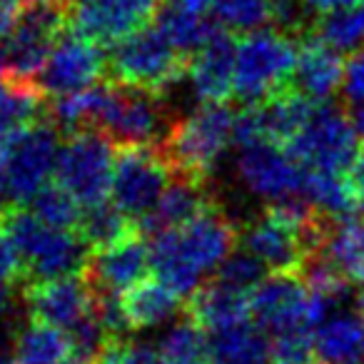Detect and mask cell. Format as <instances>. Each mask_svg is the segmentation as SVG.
<instances>
[{"label":"cell","mask_w":364,"mask_h":364,"mask_svg":"<svg viewBox=\"0 0 364 364\" xmlns=\"http://www.w3.org/2000/svg\"><path fill=\"white\" fill-rule=\"evenodd\" d=\"M58 140H60V127L50 117H43L0 155L8 195L13 203H31L50 182L60 155Z\"/></svg>","instance_id":"obj_11"},{"label":"cell","mask_w":364,"mask_h":364,"mask_svg":"<svg viewBox=\"0 0 364 364\" xmlns=\"http://www.w3.org/2000/svg\"><path fill=\"white\" fill-rule=\"evenodd\" d=\"M43 117H48L46 95L33 82L6 75V82L0 87V155Z\"/></svg>","instance_id":"obj_23"},{"label":"cell","mask_w":364,"mask_h":364,"mask_svg":"<svg viewBox=\"0 0 364 364\" xmlns=\"http://www.w3.org/2000/svg\"><path fill=\"white\" fill-rule=\"evenodd\" d=\"M349 120H352L359 142H364V105H354L352 112H349Z\"/></svg>","instance_id":"obj_44"},{"label":"cell","mask_w":364,"mask_h":364,"mask_svg":"<svg viewBox=\"0 0 364 364\" xmlns=\"http://www.w3.org/2000/svg\"><path fill=\"white\" fill-rule=\"evenodd\" d=\"M147 3H150L152 8H157V6H160V3H165V0H147Z\"/></svg>","instance_id":"obj_49"},{"label":"cell","mask_w":364,"mask_h":364,"mask_svg":"<svg viewBox=\"0 0 364 364\" xmlns=\"http://www.w3.org/2000/svg\"><path fill=\"white\" fill-rule=\"evenodd\" d=\"M324 252L352 284H364V220H337Z\"/></svg>","instance_id":"obj_32"},{"label":"cell","mask_w":364,"mask_h":364,"mask_svg":"<svg viewBox=\"0 0 364 364\" xmlns=\"http://www.w3.org/2000/svg\"><path fill=\"white\" fill-rule=\"evenodd\" d=\"M8 185H6V172H3V162H0V210H3V200H6Z\"/></svg>","instance_id":"obj_46"},{"label":"cell","mask_w":364,"mask_h":364,"mask_svg":"<svg viewBox=\"0 0 364 364\" xmlns=\"http://www.w3.org/2000/svg\"><path fill=\"white\" fill-rule=\"evenodd\" d=\"M357 307H359V317L364 319V289L359 292V297H357Z\"/></svg>","instance_id":"obj_47"},{"label":"cell","mask_w":364,"mask_h":364,"mask_svg":"<svg viewBox=\"0 0 364 364\" xmlns=\"http://www.w3.org/2000/svg\"><path fill=\"white\" fill-rule=\"evenodd\" d=\"M107 75V55L102 46L68 31L53 48L33 85L46 97H63L97 85Z\"/></svg>","instance_id":"obj_12"},{"label":"cell","mask_w":364,"mask_h":364,"mask_svg":"<svg viewBox=\"0 0 364 364\" xmlns=\"http://www.w3.org/2000/svg\"><path fill=\"white\" fill-rule=\"evenodd\" d=\"M302 3L309 13L324 16V13H334V11H342V8L359 6V3H364V0H302Z\"/></svg>","instance_id":"obj_42"},{"label":"cell","mask_w":364,"mask_h":364,"mask_svg":"<svg viewBox=\"0 0 364 364\" xmlns=\"http://www.w3.org/2000/svg\"><path fill=\"white\" fill-rule=\"evenodd\" d=\"M237 175L242 185L269 205L292 198H304L307 170L284 147L272 142H255L240 147Z\"/></svg>","instance_id":"obj_13"},{"label":"cell","mask_w":364,"mask_h":364,"mask_svg":"<svg viewBox=\"0 0 364 364\" xmlns=\"http://www.w3.org/2000/svg\"><path fill=\"white\" fill-rule=\"evenodd\" d=\"M70 0H26L21 21L0 46V68L8 77L33 82L65 33Z\"/></svg>","instance_id":"obj_5"},{"label":"cell","mask_w":364,"mask_h":364,"mask_svg":"<svg viewBox=\"0 0 364 364\" xmlns=\"http://www.w3.org/2000/svg\"><path fill=\"white\" fill-rule=\"evenodd\" d=\"M21 297L31 319L53 324L65 332L77 327L92 312V292L82 274L48 279V282H28L21 287Z\"/></svg>","instance_id":"obj_16"},{"label":"cell","mask_w":364,"mask_h":364,"mask_svg":"<svg viewBox=\"0 0 364 364\" xmlns=\"http://www.w3.org/2000/svg\"><path fill=\"white\" fill-rule=\"evenodd\" d=\"M264 277H267V267H264L250 250H235V252L218 267V277L215 279L230 284V287L242 289V292H250V289L257 287Z\"/></svg>","instance_id":"obj_37"},{"label":"cell","mask_w":364,"mask_h":364,"mask_svg":"<svg viewBox=\"0 0 364 364\" xmlns=\"http://www.w3.org/2000/svg\"><path fill=\"white\" fill-rule=\"evenodd\" d=\"M182 307V294H177L160 277H145L122 294V309L130 332L150 329L172 319Z\"/></svg>","instance_id":"obj_24"},{"label":"cell","mask_w":364,"mask_h":364,"mask_svg":"<svg viewBox=\"0 0 364 364\" xmlns=\"http://www.w3.org/2000/svg\"><path fill=\"white\" fill-rule=\"evenodd\" d=\"M31 213L50 228L75 230L77 232L85 208L63 188L60 182H48L46 188L31 200Z\"/></svg>","instance_id":"obj_35"},{"label":"cell","mask_w":364,"mask_h":364,"mask_svg":"<svg viewBox=\"0 0 364 364\" xmlns=\"http://www.w3.org/2000/svg\"><path fill=\"white\" fill-rule=\"evenodd\" d=\"M287 152L309 172H352L362 150L347 110L317 105Z\"/></svg>","instance_id":"obj_10"},{"label":"cell","mask_w":364,"mask_h":364,"mask_svg":"<svg viewBox=\"0 0 364 364\" xmlns=\"http://www.w3.org/2000/svg\"><path fill=\"white\" fill-rule=\"evenodd\" d=\"M342 70L344 60L337 55V50L307 36L297 48L292 85L312 102H327L334 90L342 87Z\"/></svg>","instance_id":"obj_22"},{"label":"cell","mask_w":364,"mask_h":364,"mask_svg":"<svg viewBox=\"0 0 364 364\" xmlns=\"http://www.w3.org/2000/svg\"><path fill=\"white\" fill-rule=\"evenodd\" d=\"M297 48L294 38L279 31H255L237 43V60H235V92L240 102L264 100L279 87L292 82L297 65Z\"/></svg>","instance_id":"obj_6"},{"label":"cell","mask_w":364,"mask_h":364,"mask_svg":"<svg viewBox=\"0 0 364 364\" xmlns=\"http://www.w3.org/2000/svg\"><path fill=\"white\" fill-rule=\"evenodd\" d=\"M319 364H357L364 357V319L334 314L314 332Z\"/></svg>","instance_id":"obj_27"},{"label":"cell","mask_w":364,"mask_h":364,"mask_svg":"<svg viewBox=\"0 0 364 364\" xmlns=\"http://www.w3.org/2000/svg\"><path fill=\"white\" fill-rule=\"evenodd\" d=\"M235 115L228 102L200 105L190 115L177 117L160 147L175 175L210 180L215 165L232 140Z\"/></svg>","instance_id":"obj_4"},{"label":"cell","mask_w":364,"mask_h":364,"mask_svg":"<svg viewBox=\"0 0 364 364\" xmlns=\"http://www.w3.org/2000/svg\"><path fill=\"white\" fill-rule=\"evenodd\" d=\"M92 364H165L157 344L130 342L125 337H112L102 347Z\"/></svg>","instance_id":"obj_38"},{"label":"cell","mask_w":364,"mask_h":364,"mask_svg":"<svg viewBox=\"0 0 364 364\" xmlns=\"http://www.w3.org/2000/svg\"><path fill=\"white\" fill-rule=\"evenodd\" d=\"M193 55L180 53L155 26H142L110 46L107 75L120 85L165 92L190 73Z\"/></svg>","instance_id":"obj_3"},{"label":"cell","mask_w":364,"mask_h":364,"mask_svg":"<svg viewBox=\"0 0 364 364\" xmlns=\"http://www.w3.org/2000/svg\"><path fill=\"white\" fill-rule=\"evenodd\" d=\"M0 364H11V359H8V357H6V354H3V352H0Z\"/></svg>","instance_id":"obj_48"},{"label":"cell","mask_w":364,"mask_h":364,"mask_svg":"<svg viewBox=\"0 0 364 364\" xmlns=\"http://www.w3.org/2000/svg\"><path fill=\"white\" fill-rule=\"evenodd\" d=\"M16 314H18V307H16V297H13L11 287H0V332L11 327Z\"/></svg>","instance_id":"obj_43"},{"label":"cell","mask_w":364,"mask_h":364,"mask_svg":"<svg viewBox=\"0 0 364 364\" xmlns=\"http://www.w3.org/2000/svg\"><path fill=\"white\" fill-rule=\"evenodd\" d=\"M185 314L208 334L250 322V292L213 279L190 294Z\"/></svg>","instance_id":"obj_21"},{"label":"cell","mask_w":364,"mask_h":364,"mask_svg":"<svg viewBox=\"0 0 364 364\" xmlns=\"http://www.w3.org/2000/svg\"><path fill=\"white\" fill-rule=\"evenodd\" d=\"M152 26L185 55H195L220 28L208 13L188 11L175 0H165L155 8Z\"/></svg>","instance_id":"obj_26"},{"label":"cell","mask_w":364,"mask_h":364,"mask_svg":"<svg viewBox=\"0 0 364 364\" xmlns=\"http://www.w3.org/2000/svg\"><path fill=\"white\" fill-rule=\"evenodd\" d=\"M342 97L347 105H364V48L349 53L342 70Z\"/></svg>","instance_id":"obj_40"},{"label":"cell","mask_w":364,"mask_h":364,"mask_svg":"<svg viewBox=\"0 0 364 364\" xmlns=\"http://www.w3.org/2000/svg\"><path fill=\"white\" fill-rule=\"evenodd\" d=\"M172 117L160 92L120 85L112 80L107 107L97 130L105 132L115 147L160 145L172 127Z\"/></svg>","instance_id":"obj_9"},{"label":"cell","mask_w":364,"mask_h":364,"mask_svg":"<svg viewBox=\"0 0 364 364\" xmlns=\"http://www.w3.org/2000/svg\"><path fill=\"white\" fill-rule=\"evenodd\" d=\"M172 177L175 170L160 145L117 147L110 188L112 203L137 223L152 213Z\"/></svg>","instance_id":"obj_8"},{"label":"cell","mask_w":364,"mask_h":364,"mask_svg":"<svg viewBox=\"0 0 364 364\" xmlns=\"http://www.w3.org/2000/svg\"><path fill=\"white\" fill-rule=\"evenodd\" d=\"M165 364H210V337L193 319L172 324L157 342Z\"/></svg>","instance_id":"obj_33"},{"label":"cell","mask_w":364,"mask_h":364,"mask_svg":"<svg viewBox=\"0 0 364 364\" xmlns=\"http://www.w3.org/2000/svg\"><path fill=\"white\" fill-rule=\"evenodd\" d=\"M304 198L332 220H349L357 210H362V193L347 172L307 170Z\"/></svg>","instance_id":"obj_28"},{"label":"cell","mask_w":364,"mask_h":364,"mask_svg":"<svg viewBox=\"0 0 364 364\" xmlns=\"http://www.w3.org/2000/svg\"><path fill=\"white\" fill-rule=\"evenodd\" d=\"M11 364H73L70 334L31 319L28 324H21L13 337Z\"/></svg>","instance_id":"obj_25"},{"label":"cell","mask_w":364,"mask_h":364,"mask_svg":"<svg viewBox=\"0 0 364 364\" xmlns=\"http://www.w3.org/2000/svg\"><path fill=\"white\" fill-rule=\"evenodd\" d=\"M235 60L237 43L228 31H215L213 38L200 48L190 60V82L193 92L203 105L228 102L235 92Z\"/></svg>","instance_id":"obj_18"},{"label":"cell","mask_w":364,"mask_h":364,"mask_svg":"<svg viewBox=\"0 0 364 364\" xmlns=\"http://www.w3.org/2000/svg\"><path fill=\"white\" fill-rule=\"evenodd\" d=\"M218 203V195L210 188V180H198V177L175 175L162 198L152 208L150 215L140 220L142 232H150L152 237L162 232H170L182 225H188L200 213Z\"/></svg>","instance_id":"obj_19"},{"label":"cell","mask_w":364,"mask_h":364,"mask_svg":"<svg viewBox=\"0 0 364 364\" xmlns=\"http://www.w3.org/2000/svg\"><path fill=\"white\" fill-rule=\"evenodd\" d=\"M150 267V245L142 240L140 232H135L110 247L92 250L82 269V279L90 289L125 294L147 277Z\"/></svg>","instance_id":"obj_17"},{"label":"cell","mask_w":364,"mask_h":364,"mask_svg":"<svg viewBox=\"0 0 364 364\" xmlns=\"http://www.w3.org/2000/svg\"><path fill=\"white\" fill-rule=\"evenodd\" d=\"M137 230H140V225L132 218H127L115 203H100L95 208H85L77 235L85 240L90 250H100L130 237Z\"/></svg>","instance_id":"obj_30"},{"label":"cell","mask_w":364,"mask_h":364,"mask_svg":"<svg viewBox=\"0 0 364 364\" xmlns=\"http://www.w3.org/2000/svg\"><path fill=\"white\" fill-rule=\"evenodd\" d=\"M26 284V267L13 245L11 235L0 223V287H23Z\"/></svg>","instance_id":"obj_39"},{"label":"cell","mask_w":364,"mask_h":364,"mask_svg":"<svg viewBox=\"0 0 364 364\" xmlns=\"http://www.w3.org/2000/svg\"><path fill=\"white\" fill-rule=\"evenodd\" d=\"M312 292L302 274L272 272L250 292V317L255 324L279 334L287 329H312Z\"/></svg>","instance_id":"obj_14"},{"label":"cell","mask_w":364,"mask_h":364,"mask_svg":"<svg viewBox=\"0 0 364 364\" xmlns=\"http://www.w3.org/2000/svg\"><path fill=\"white\" fill-rule=\"evenodd\" d=\"M213 21L232 36H250L272 23V0H213Z\"/></svg>","instance_id":"obj_34"},{"label":"cell","mask_w":364,"mask_h":364,"mask_svg":"<svg viewBox=\"0 0 364 364\" xmlns=\"http://www.w3.org/2000/svg\"><path fill=\"white\" fill-rule=\"evenodd\" d=\"M250 107L255 112L262 142H272V145L287 150L289 142L302 132V127L309 122L312 112L317 110V102L302 95L289 82V85L279 87L277 92H272L269 97H264V100L255 102Z\"/></svg>","instance_id":"obj_20"},{"label":"cell","mask_w":364,"mask_h":364,"mask_svg":"<svg viewBox=\"0 0 364 364\" xmlns=\"http://www.w3.org/2000/svg\"><path fill=\"white\" fill-rule=\"evenodd\" d=\"M307 36L322 41L337 53L359 50L364 43V3L319 16L317 21H312Z\"/></svg>","instance_id":"obj_31"},{"label":"cell","mask_w":364,"mask_h":364,"mask_svg":"<svg viewBox=\"0 0 364 364\" xmlns=\"http://www.w3.org/2000/svg\"><path fill=\"white\" fill-rule=\"evenodd\" d=\"M240 232L220 203L200 213L188 225L152 237L150 262L155 274L177 294H193L203 274L220 267L237 250Z\"/></svg>","instance_id":"obj_1"},{"label":"cell","mask_w":364,"mask_h":364,"mask_svg":"<svg viewBox=\"0 0 364 364\" xmlns=\"http://www.w3.org/2000/svg\"><path fill=\"white\" fill-rule=\"evenodd\" d=\"M115 155V142L97 127L65 132L55 165V182H60L82 208H95L110 195Z\"/></svg>","instance_id":"obj_7"},{"label":"cell","mask_w":364,"mask_h":364,"mask_svg":"<svg viewBox=\"0 0 364 364\" xmlns=\"http://www.w3.org/2000/svg\"><path fill=\"white\" fill-rule=\"evenodd\" d=\"M352 180L359 188V193H364V150L359 152L357 162H354V167H352Z\"/></svg>","instance_id":"obj_45"},{"label":"cell","mask_w":364,"mask_h":364,"mask_svg":"<svg viewBox=\"0 0 364 364\" xmlns=\"http://www.w3.org/2000/svg\"><path fill=\"white\" fill-rule=\"evenodd\" d=\"M147 0H70V31L97 46H115L152 21Z\"/></svg>","instance_id":"obj_15"},{"label":"cell","mask_w":364,"mask_h":364,"mask_svg":"<svg viewBox=\"0 0 364 364\" xmlns=\"http://www.w3.org/2000/svg\"><path fill=\"white\" fill-rule=\"evenodd\" d=\"M269 347L262 327L235 324L210 334V364H269Z\"/></svg>","instance_id":"obj_29"},{"label":"cell","mask_w":364,"mask_h":364,"mask_svg":"<svg viewBox=\"0 0 364 364\" xmlns=\"http://www.w3.org/2000/svg\"><path fill=\"white\" fill-rule=\"evenodd\" d=\"M23 6H26V0H0V46L8 41L13 28L18 26Z\"/></svg>","instance_id":"obj_41"},{"label":"cell","mask_w":364,"mask_h":364,"mask_svg":"<svg viewBox=\"0 0 364 364\" xmlns=\"http://www.w3.org/2000/svg\"><path fill=\"white\" fill-rule=\"evenodd\" d=\"M0 223L11 235L26 267L28 282L75 277L82 274L92 250L75 230H58L21 205L0 210Z\"/></svg>","instance_id":"obj_2"},{"label":"cell","mask_w":364,"mask_h":364,"mask_svg":"<svg viewBox=\"0 0 364 364\" xmlns=\"http://www.w3.org/2000/svg\"><path fill=\"white\" fill-rule=\"evenodd\" d=\"M269 364H319L312 329L299 327L274 334L269 347Z\"/></svg>","instance_id":"obj_36"}]
</instances>
